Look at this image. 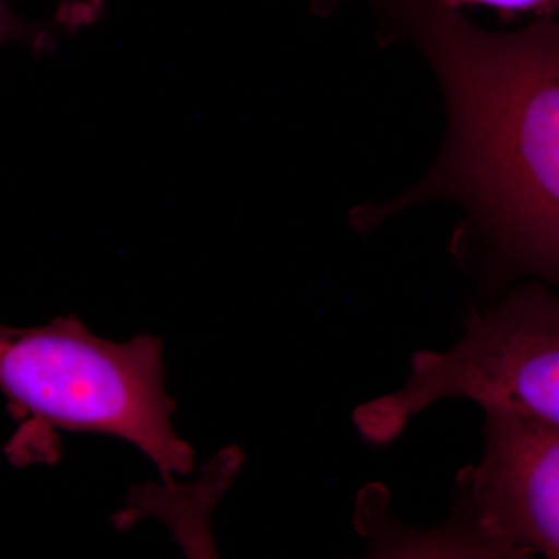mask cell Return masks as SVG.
Listing matches in <instances>:
<instances>
[{
    "instance_id": "7a4b0ae2",
    "label": "cell",
    "mask_w": 559,
    "mask_h": 559,
    "mask_svg": "<svg viewBox=\"0 0 559 559\" xmlns=\"http://www.w3.org/2000/svg\"><path fill=\"white\" fill-rule=\"evenodd\" d=\"M0 392L35 421L134 444L165 479L193 469V450L173 428L157 337L103 340L75 316L32 329L0 323Z\"/></svg>"
},
{
    "instance_id": "6da1fadb",
    "label": "cell",
    "mask_w": 559,
    "mask_h": 559,
    "mask_svg": "<svg viewBox=\"0 0 559 559\" xmlns=\"http://www.w3.org/2000/svg\"><path fill=\"white\" fill-rule=\"evenodd\" d=\"M448 91L439 182L476 207L511 270L559 286V14L488 32L440 0H392Z\"/></svg>"
},
{
    "instance_id": "277c9868",
    "label": "cell",
    "mask_w": 559,
    "mask_h": 559,
    "mask_svg": "<svg viewBox=\"0 0 559 559\" xmlns=\"http://www.w3.org/2000/svg\"><path fill=\"white\" fill-rule=\"evenodd\" d=\"M480 462L459 474L476 546L492 557L559 559V428L485 411Z\"/></svg>"
},
{
    "instance_id": "3957f363",
    "label": "cell",
    "mask_w": 559,
    "mask_h": 559,
    "mask_svg": "<svg viewBox=\"0 0 559 559\" xmlns=\"http://www.w3.org/2000/svg\"><path fill=\"white\" fill-rule=\"evenodd\" d=\"M455 396L559 428V293L540 282L511 290L448 352L417 353L406 385L358 407L355 423L388 443L429 404Z\"/></svg>"
},
{
    "instance_id": "5b68a950",
    "label": "cell",
    "mask_w": 559,
    "mask_h": 559,
    "mask_svg": "<svg viewBox=\"0 0 559 559\" xmlns=\"http://www.w3.org/2000/svg\"><path fill=\"white\" fill-rule=\"evenodd\" d=\"M450 9L457 10L463 5H481L498 10L499 13L535 14V16H554L559 14V0H440Z\"/></svg>"
},
{
    "instance_id": "8992f818",
    "label": "cell",
    "mask_w": 559,
    "mask_h": 559,
    "mask_svg": "<svg viewBox=\"0 0 559 559\" xmlns=\"http://www.w3.org/2000/svg\"><path fill=\"white\" fill-rule=\"evenodd\" d=\"M32 38V27L17 20L0 0V44L11 39Z\"/></svg>"
}]
</instances>
